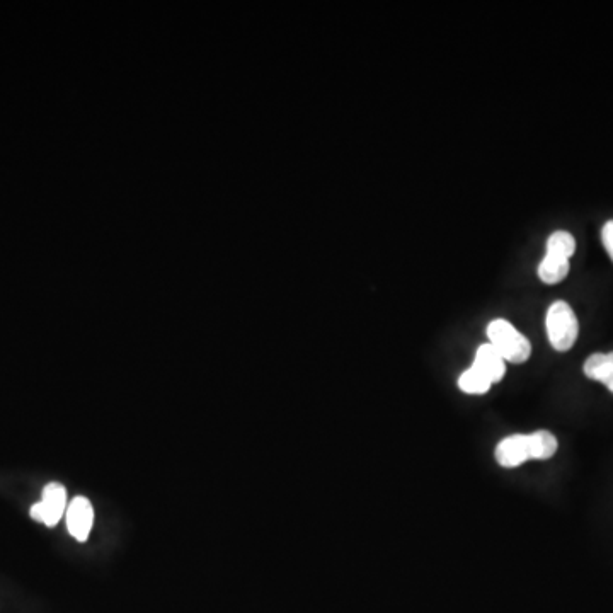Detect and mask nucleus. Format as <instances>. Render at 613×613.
<instances>
[{"instance_id": "obj_12", "label": "nucleus", "mask_w": 613, "mask_h": 613, "mask_svg": "<svg viewBox=\"0 0 613 613\" xmlns=\"http://www.w3.org/2000/svg\"><path fill=\"white\" fill-rule=\"evenodd\" d=\"M602 241L603 246L607 249L608 256H610V259L613 261V220L603 225Z\"/></svg>"}, {"instance_id": "obj_1", "label": "nucleus", "mask_w": 613, "mask_h": 613, "mask_svg": "<svg viewBox=\"0 0 613 613\" xmlns=\"http://www.w3.org/2000/svg\"><path fill=\"white\" fill-rule=\"evenodd\" d=\"M489 344L510 363H525L532 355V344L505 319H496L487 326Z\"/></svg>"}, {"instance_id": "obj_10", "label": "nucleus", "mask_w": 613, "mask_h": 613, "mask_svg": "<svg viewBox=\"0 0 613 613\" xmlns=\"http://www.w3.org/2000/svg\"><path fill=\"white\" fill-rule=\"evenodd\" d=\"M576 253V239L566 230H557L547 241V254L557 258L571 259Z\"/></svg>"}, {"instance_id": "obj_4", "label": "nucleus", "mask_w": 613, "mask_h": 613, "mask_svg": "<svg viewBox=\"0 0 613 613\" xmlns=\"http://www.w3.org/2000/svg\"><path fill=\"white\" fill-rule=\"evenodd\" d=\"M65 520L70 535L79 542H86L94 525V508L91 501L84 496L72 499L65 511Z\"/></svg>"}, {"instance_id": "obj_11", "label": "nucleus", "mask_w": 613, "mask_h": 613, "mask_svg": "<svg viewBox=\"0 0 613 613\" xmlns=\"http://www.w3.org/2000/svg\"><path fill=\"white\" fill-rule=\"evenodd\" d=\"M491 382L482 375L477 368L470 367L467 372L462 373L459 379L460 390L472 396H482L487 390L491 389Z\"/></svg>"}, {"instance_id": "obj_7", "label": "nucleus", "mask_w": 613, "mask_h": 613, "mask_svg": "<svg viewBox=\"0 0 613 613\" xmlns=\"http://www.w3.org/2000/svg\"><path fill=\"white\" fill-rule=\"evenodd\" d=\"M585 375L588 379L607 385L613 394V351L612 353H595L585 361Z\"/></svg>"}, {"instance_id": "obj_5", "label": "nucleus", "mask_w": 613, "mask_h": 613, "mask_svg": "<svg viewBox=\"0 0 613 613\" xmlns=\"http://www.w3.org/2000/svg\"><path fill=\"white\" fill-rule=\"evenodd\" d=\"M494 455H496V462H498L501 467H506V469H513V467L525 464L527 460L532 459L530 436H506L505 440H501V442L498 443Z\"/></svg>"}, {"instance_id": "obj_6", "label": "nucleus", "mask_w": 613, "mask_h": 613, "mask_svg": "<svg viewBox=\"0 0 613 613\" xmlns=\"http://www.w3.org/2000/svg\"><path fill=\"white\" fill-rule=\"evenodd\" d=\"M472 367L477 368L491 384L501 382L506 373L505 358L499 355L493 344L489 343L482 344L477 350L476 361Z\"/></svg>"}, {"instance_id": "obj_2", "label": "nucleus", "mask_w": 613, "mask_h": 613, "mask_svg": "<svg viewBox=\"0 0 613 613\" xmlns=\"http://www.w3.org/2000/svg\"><path fill=\"white\" fill-rule=\"evenodd\" d=\"M545 326L552 348L556 351H569L578 341V317L566 302H554L547 310Z\"/></svg>"}, {"instance_id": "obj_3", "label": "nucleus", "mask_w": 613, "mask_h": 613, "mask_svg": "<svg viewBox=\"0 0 613 613\" xmlns=\"http://www.w3.org/2000/svg\"><path fill=\"white\" fill-rule=\"evenodd\" d=\"M67 489L60 482L46 484L38 503L31 506L29 515L36 522L43 523L46 527H57L58 522L67 511Z\"/></svg>"}, {"instance_id": "obj_8", "label": "nucleus", "mask_w": 613, "mask_h": 613, "mask_svg": "<svg viewBox=\"0 0 613 613\" xmlns=\"http://www.w3.org/2000/svg\"><path fill=\"white\" fill-rule=\"evenodd\" d=\"M569 273V259L557 258L552 254H545L542 263L539 266L540 280L547 285H556L561 283Z\"/></svg>"}, {"instance_id": "obj_9", "label": "nucleus", "mask_w": 613, "mask_h": 613, "mask_svg": "<svg viewBox=\"0 0 613 613\" xmlns=\"http://www.w3.org/2000/svg\"><path fill=\"white\" fill-rule=\"evenodd\" d=\"M530 436V450L532 459L547 460L557 452V438L549 431H535Z\"/></svg>"}]
</instances>
